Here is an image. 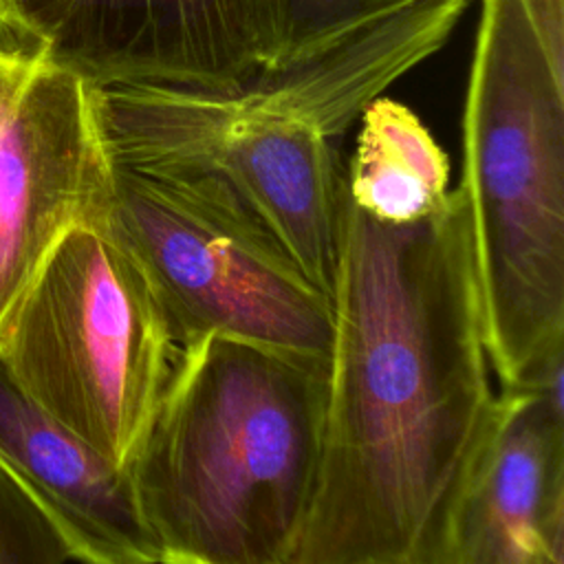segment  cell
Wrapping results in <instances>:
<instances>
[{
    "mask_svg": "<svg viewBox=\"0 0 564 564\" xmlns=\"http://www.w3.org/2000/svg\"><path fill=\"white\" fill-rule=\"evenodd\" d=\"M319 458L289 564H443L496 397L465 198L388 225L344 189Z\"/></svg>",
    "mask_w": 564,
    "mask_h": 564,
    "instance_id": "6da1fadb",
    "label": "cell"
},
{
    "mask_svg": "<svg viewBox=\"0 0 564 564\" xmlns=\"http://www.w3.org/2000/svg\"><path fill=\"white\" fill-rule=\"evenodd\" d=\"M471 0H419L341 44L229 93L93 88L112 165L212 176L330 297L344 163L337 139L388 86L436 53Z\"/></svg>",
    "mask_w": 564,
    "mask_h": 564,
    "instance_id": "7a4b0ae2",
    "label": "cell"
},
{
    "mask_svg": "<svg viewBox=\"0 0 564 564\" xmlns=\"http://www.w3.org/2000/svg\"><path fill=\"white\" fill-rule=\"evenodd\" d=\"M326 390V359L225 335L183 348L128 465L161 564L291 562Z\"/></svg>",
    "mask_w": 564,
    "mask_h": 564,
    "instance_id": "3957f363",
    "label": "cell"
},
{
    "mask_svg": "<svg viewBox=\"0 0 564 564\" xmlns=\"http://www.w3.org/2000/svg\"><path fill=\"white\" fill-rule=\"evenodd\" d=\"M498 388L564 364V75L520 0H480L463 106V181Z\"/></svg>",
    "mask_w": 564,
    "mask_h": 564,
    "instance_id": "277c9868",
    "label": "cell"
},
{
    "mask_svg": "<svg viewBox=\"0 0 564 564\" xmlns=\"http://www.w3.org/2000/svg\"><path fill=\"white\" fill-rule=\"evenodd\" d=\"M181 352L145 269L104 225L59 238L0 337L18 388L117 467L134 458Z\"/></svg>",
    "mask_w": 564,
    "mask_h": 564,
    "instance_id": "5b68a950",
    "label": "cell"
},
{
    "mask_svg": "<svg viewBox=\"0 0 564 564\" xmlns=\"http://www.w3.org/2000/svg\"><path fill=\"white\" fill-rule=\"evenodd\" d=\"M97 225L145 269L183 348L225 335L328 361L330 297L220 181L112 165Z\"/></svg>",
    "mask_w": 564,
    "mask_h": 564,
    "instance_id": "8992f818",
    "label": "cell"
},
{
    "mask_svg": "<svg viewBox=\"0 0 564 564\" xmlns=\"http://www.w3.org/2000/svg\"><path fill=\"white\" fill-rule=\"evenodd\" d=\"M112 187L93 88L37 40L0 37V337L59 238Z\"/></svg>",
    "mask_w": 564,
    "mask_h": 564,
    "instance_id": "52a82bcc",
    "label": "cell"
},
{
    "mask_svg": "<svg viewBox=\"0 0 564 564\" xmlns=\"http://www.w3.org/2000/svg\"><path fill=\"white\" fill-rule=\"evenodd\" d=\"M24 15L95 88L229 93L262 70L253 0H26Z\"/></svg>",
    "mask_w": 564,
    "mask_h": 564,
    "instance_id": "ba28073f",
    "label": "cell"
},
{
    "mask_svg": "<svg viewBox=\"0 0 564 564\" xmlns=\"http://www.w3.org/2000/svg\"><path fill=\"white\" fill-rule=\"evenodd\" d=\"M443 564H564L562 370L535 388H498Z\"/></svg>",
    "mask_w": 564,
    "mask_h": 564,
    "instance_id": "9c48e42d",
    "label": "cell"
},
{
    "mask_svg": "<svg viewBox=\"0 0 564 564\" xmlns=\"http://www.w3.org/2000/svg\"><path fill=\"white\" fill-rule=\"evenodd\" d=\"M0 471L42 511L82 564H161L128 467L48 416L0 359Z\"/></svg>",
    "mask_w": 564,
    "mask_h": 564,
    "instance_id": "30bf717a",
    "label": "cell"
},
{
    "mask_svg": "<svg viewBox=\"0 0 564 564\" xmlns=\"http://www.w3.org/2000/svg\"><path fill=\"white\" fill-rule=\"evenodd\" d=\"M357 123L355 150L344 165L348 200L388 225L438 212L449 194V159L425 123L386 95L375 97Z\"/></svg>",
    "mask_w": 564,
    "mask_h": 564,
    "instance_id": "8fae6325",
    "label": "cell"
},
{
    "mask_svg": "<svg viewBox=\"0 0 564 564\" xmlns=\"http://www.w3.org/2000/svg\"><path fill=\"white\" fill-rule=\"evenodd\" d=\"M419 0H253L260 73L319 55Z\"/></svg>",
    "mask_w": 564,
    "mask_h": 564,
    "instance_id": "7c38bea8",
    "label": "cell"
},
{
    "mask_svg": "<svg viewBox=\"0 0 564 564\" xmlns=\"http://www.w3.org/2000/svg\"><path fill=\"white\" fill-rule=\"evenodd\" d=\"M57 531L24 491L0 471V564H66Z\"/></svg>",
    "mask_w": 564,
    "mask_h": 564,
    "instance_id": "4fadbf2b",
    "label": "cell"
},
{
    "mask_svg": "<svg viewBox=\"0 0 564 564\" xmlns=\"http://www.w3.org/2000/svg\"><path fill=\"white\" fill-rule=\"evenodd\" d=\"M551 66L564 75V0H520Z\"/></svg>",
    "mask_w": 564,
    "mask_h": 564,
    "instance_id": "5bb4252c",
    "label": "cell"
},
{
    "mask_svg": "<svg viewBox=\"0 0 564 564\" xmlns=\"http://www.w3.org/2000/svg\"><path fill=\"white\" fill-rule=\"evenodd\" d=\"M24 7L26 0H0V37L37 40L26 24Z\"/></svg>",
    "mask_w": 564,
    "mask_h": 564,
    "instance_id": "9a60e30c",
    "label": "cell"
}]
</instances>
